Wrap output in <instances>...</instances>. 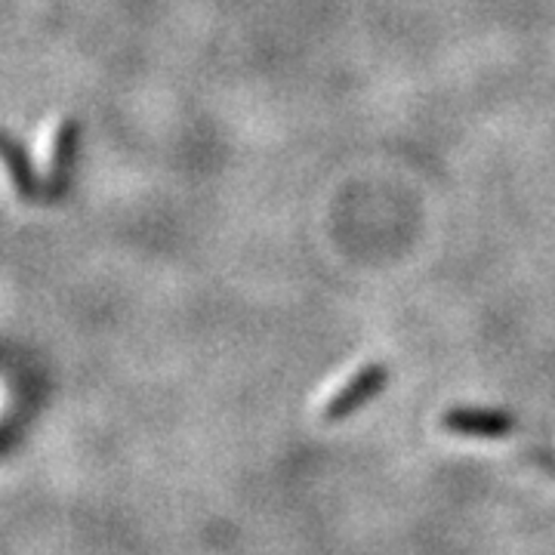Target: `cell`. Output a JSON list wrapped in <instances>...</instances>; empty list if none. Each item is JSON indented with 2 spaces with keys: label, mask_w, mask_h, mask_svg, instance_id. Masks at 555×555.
<instances>
[{
  "label": "cell",
  "mask_w": 555,
  "mask_h": 555,
  "mask_svg": "<svg viewBox=\"0 0 555 555\" xmlns=\"http://www.w3.org/2000/svg\"><path fill=\"white\" fill-rule=\"evenodd\" d=\"M78 120H60L56 133L50 139V149H47V192L50 195H60L62 189H65V182H68L72 164H75V155H78Z\"/></svg>",
  "instance_id": "3957f363"
},
{
  "label": "cell",
  "mask_w": 555,
  "mask_h": 555,
  "mask_svg": "<svg viewBox=\"0 0 555 555\" xmlns=\"http://www.w3.org/2000/svg\"><path fill=\"white\" fill-rule=\"evenodd\" d=\"M441 426L454 436L503 438L513 433L516 420L506 411H491V408H454L441 416Z\"/></svg>",
  "instance_id": "7a4b0ae2"
},
{
  "label": "cell",
  "mask_w": 555,
  "mask_h": 555,
  "mask_svg": "<svg viewBox=\"0 0 555 555\" xmlns=\"http://www.w3.org/2000/svg\"><path fill=\"white\" fill-rule=\"evenodd\" d=\"M3 164H7L10 177L16 182L20 195L35 198V195H38V179H35V170H31V160L25 158V152H22L20 142L13 137L3 139Z\"/></svg>",
  "instance_id": "277c9868"
},
{
  "label": "cell",
  "mask_w": 555,
  "mask_h": 555,
  "mask_svg": "<svg viewBox=\"0 0 555 555\" xmlns=\"http://www.w3.org/2000/svg\"><path fill=\"white\" fill-rule=\"evenodd\" d=\"M389 383V367L383 361H374V364H364L358 371L356 377L349 379L346 386H339L337 392L331 396V401L321 408V420L324 423H337V420H346V416L358 411L361 404H367L371 398L379 396V389Z\"/></svg>",
  "instance_id": "6da1fadb"
}]
</instances>
